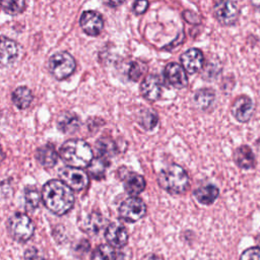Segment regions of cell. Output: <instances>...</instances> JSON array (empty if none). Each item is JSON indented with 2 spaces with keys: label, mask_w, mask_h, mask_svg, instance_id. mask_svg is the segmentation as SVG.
Returning <instances> with one entry per match:
<instances>
[{
  "label": "cell",
  "mask_w": 260,
  "mask_h": 260,
  "mask_svg": "<svg viewBox=\"0 0 260 260\" xmlns=\"http://www.w3.org/2000/svg\"><path fill=\"white\" fill-rule=\"evenodd\" d=\"M42 199L45 206L57 215L67 213L75 200L72 189L61 180L48 181L43 187Z\"/></svg>",
  "instance_id": "6da1fadb"
},
{
  "label": "cell",
  "mask_w": 260,
  "mask_h": 260,
  "mask_svg": "<svg viewBox=\"0 0 260 260\" xmlns=\"http://www.w3.org/2000/svg\"><path fill=\"white\" fill-rule=\"evenodd\" d=\"M60 156L64 162L73 168H85L93 159L90 145L82 139H70L60 148Z\"/></svg>",
  "instance_id": "7a4b0ae2"
},
{
  "label": "cell",
  "mask_w": 260,
  "mask_h": 260,
  "mask_svg": "<svg viewBox=\"0 0 260 260\" xmlns=\"http://www.w3.org/2000/svg\"><path fill=\"white\" fill-rule=\"evenodd\" d=\"M157 183L160 188L173 195L186 193L190 186L187 172L177 164H172L162 169L157 176Z\"/></svg>",
  "instance_id": "3957f363"
},
{
  "label": "cell",
  "mask_w": 260,
  "mask_h": 260,
  "mask_svg": "<svg viewBox=\"0 0 260 260\" xmlns=\"http://www.w3.org/2000/svg\"><path fill=\"white\" fill-rule=\"evenodd\" d=\"M7 230L12 239L17 242L28 241L35 233V224L25 213H15L7 221Z\"/></svg>",
  "instance_id": "277c9868"
},
{
  "label": "cell",
  "mask_w": 260,
  "mask_h": 260,
  "mask_svg": "<svg viewBox=\"0 0 260 260\" xmlns=\"http://www.w3.org/2000/svg\"><path fill=\"white\" fill-rule=\"evenodd\" d=\"M76 68L74 58L67 52H59L52 55L49 59L50 73L58 80L70 76Z\"/></svg>",
  "instance_id": "5b68a950"
},
{
  "label": "cell",
  "mask_w": 260,
  "mask_h": 260,
  "mask_svg": "<svg viewBox=\"0 0 260 260\" xmlns=\"http://www.w3.org/2000/svg\"><path fill=\"white\" fill-rule=\"evenodd\" d=\"M212 14L219 24L232 26L239 19L240 9L233 0H216L212 6Z\"/></svg>",
  "instance_id": "8992f818"
},
{
  "label": "cell",
  "mask_w": 260,
  "mask_h": 260,
  "mask_svg": "<svg viewBox=\"0 0 260 260\" xmlns=\"http://www.w3.org/2000/svg\"><path fill=\"white\" fill-rule=\"evenodd\" d=\"M146 213V205L137 196H131L124 200L119 207V215L128 222H134L141 219Z\"/></svg>",
  "instance_id": "52a82bcc"
},
{
  "label": "cell",
  "mask_w": 260,
  "mask_h": 260,
  "mask_svg": "<svg viewBox=\"0 0 260 260\" xmlns=\"http://www.w3.org/2000/svg\"><path fill=\"white\" fill-rule=\"evenodd\" d=\"M59 177L62 182H64L67 186L75 191H81L85 189L89 183L88 175L84 171L69 166L60 170Z\"/></svg>",
  "instance_id": "ba28073f"
},
{
  "label": "cell",
  "mask_w": 260,
  "mask_h": 260,
  "mask_svg": "<svg viewBox=\"0 0 260 260\" xmlns=\"http://www.w3.org/2000/svg\"><path fill=\"white\" fill-rule=\"evenodd\" d=\"M254 112V103L252 99L246 94L237 96L232 105V114L240 123L248 122Z\"/></svg>",
  "instance_id": "9c48e42d"
},
{
  "label": "cell",
  "mask_w": 260,
  "mask_h": 260,
  "mask_svg": "<svg viewBox=\"0 0 260 260\" xmlns=\"http://www.w3.org/2000/svg\"><path fill=\"white\" fill-rule=\"evenodd\" d=\"M181 65L189 74H194L203 68L204 56L201 50L190 48L180 56Z\"/></svg>",
  "instance_id": "30bf717a"
},
{
  "label": "cell",
  "mask_w": 260,
  "mask_h": 260,
  "mask_svg": "<svg viewBox=\"0 0 260 260\" xmlns=\"http://www.w3.org/2000/svg\"><path fill=\"white\" fill-rule=\"evenodd\" d=\"M165 78L169 84L175 88H184L188 84V77L183 66L176 62H171L165 67Z\"/></svg>",
  "instance_id": "8fae6325"
},
{
  "label": "cell",
  "mask_w": 260,
  "mask_h": 260,
  "mask_svg": "<svg viewBox=\"0 0 260 260\" xmlns=\"http://www.w3.org/2000/svg\"><path fill=\"white\" fill-rule=\"evenodd\" d=\"M80 26L86 35L95 37L103 30L104 20L102 15L96 11L87 10L80 16Z\"/></svg>",
  "instance_id": "7c38bea8"
},
{
  "label": "cell",
  "mask_w": 260,
  "mask_h": 260,
  "mask_svg": "<svg viewBox=\"0 0 260 260\" xmlns=\"http://www.w3.org/2000/svg\"><path fill=\"white\" fill-rule=\"evenodd\" d=\"M19 53L17 44L4 36H0V66H9L13 64Z\"/></svg>",
  "instance_id": "4fadbf2b"
},
{
  "label": "cell",
  "mask_w": 260,
  "mask_h": 260,
  "mask_svg": "<svg viewBox=\"0 0 260 260\" xmlns=\"http://www.w3.org/2000/svg\"><path fill=\"white\" fill-rule=\"evenodd\" d=\"M105 238L112 247L122 248L128 243V232L121 223L112 222L106 230Z\"/></svg>",
  "instance_id": "5bb4252c"
},
{
  "label": "cell",
  "mask_w": 260,
  "mask_h": 260,
  "mask_svg": "<svg viewBox=\"0 0 260 260\" xmlns=\"http://www.w3.org/2000/svg\"><path fill=\"white\" fill-rule=\"evenodd\" d=\"M140 92L142 96L149 102L157 101L161 92V83L159 78L153 74L146 76L141 82Z\"/></svg>",
  "instance_id": "9a60e30c"
},
{
  "label": "cell",
  "mask_w": 260,
  "mask_h": 260,
  "mask_svg": "<svg viewBox=\"0 0 260 260\" xmlns=\"http://www.w3.org/2000/svg\"><path fill=\"white\" fill-rule=\"evenodd\" d=\"M234 161L240 168L244 170H250L255 167V155L250 146L243 144L240 145L234 151Z\"/></svg>",
  "instance_id": "2e32d148"
},
{
  "label": "cell",
  "mask_w": 260,
  "mask_h": 260,
  "mask_svg": "<svg viewBox=\"0 0 260 260\" xmlns=\"http://www.w3.org/2000/svg\"><path fill=\"white\" fill-rule=\"evenodd\" d=\"M123 181L126 192L131 196L140 194L146 186L144 178L141 175L133 172H126L123 177Z\"/></svg>",
  "instance_id": "e0dca14e"
},
{
  "label": "cell",
  "mask_w": 260,
  "mask_h": 260,
  "mask_svg": "<svg viewBox=\"0 0 260 260\" xmlns=\"http://www.w3.org/2000/svg\"><path fill=\"white\" fill-rule=\"evenodd\" d=\"M58 128L63 133H74L79 129V118L72 112H63L59 115L57 120Z\"/></svg>",
  "instance_id": "ac0fdd59"
},
{
  "label": "cell",
  "mask_w": 260,
  "mask_h": 260,
  "mask_svg": "<svg viewBox=\"0 0 260 260\" xmlns=\"http://www.w3.org/2000/svg\"><path fill=\"white\" fill-rule=\"evenodd\" d=\"M36 157L38 161L46 168H52L54 167L58 161V153L55 150L54 146L48 144L41 146L37 149Z\"/></svg>",
  "instance_id": "d6986e66"
},
{
  "label": "cell",
  "mask_w": 260,
  "mask_h": 260,
  "mask_svg": "<svg viewBox=\"0 0 260 260\" xmlns=\"http://www.w3.org/2000/svg\"><path fill=\"white\" fill-rule=\"evenodd\" d=\"M219 190L213 186V185H206L197 188L194 192L193 195L196 198V200L204 205H209L213 203L216 198L218 197Z\"/></svg>",
  "instance_id": "ffe728a7"
},
{
  "label": "cell",
  "mask_w": 260,
  "mask_h": 260,
  "mask_svg": "<svg viewBox=\"0 0 260 260\" xmlns=\"http://www.w3.org/2000/svg\"><path fill=\"white\" fill-rule=\"evenodd\" d=\"M215 93L212 88L209 87H204V88H199L194 92L193 95V101L195 106L200 109V110H207L212 103L214 102Z\"/></svg>",
  "instance_id": "44dd1931"
},
{
  "label": "cell",
  "mask_w": 260,
  "mask_h": 260,
  "mask_svg": "<svg viewBox=\"0 0 260 260\" xmlns=\"http://www.w3.org/2000/svg\"><path fill=\"white\" fill-rule=\"evenodd\" d=\"M12 102L20 110L28 108L32 101L31 90L26 86H19L12 92Z\"/></svg>",
  "instance_id": "7402d4cb"
},
{
  "label": "cell",
  "mask_w": 260,
  "mask_h": 260,
  "mask_svg": "<svg viewBox=\"0 0 260 260\" xmlns=\"http://www.w3.org/2000/svg\"><path fill=\"white\" fill-rule=\"evenodd\" d=\"M95 147H96V150H98L100 156L104 157L106 159L108 157L114 155V153L116 152V145H115L114 141L112 139H110L109 137L100 138L96 141Z\"/></svg>",
  "instance_id": "603a6c76"
},
{
  "label": "cell",
  "mask_w": 260,
  "mask_h": 260,
  "mask_svg": "<svg viewBox=\"0 0 260 260\" xmlns=\"http://www.w3.org/2000/svg\"><path fill=\"white\" fill-rule=\"evenodd\" d=\"M138 122L139 124L146 130H151L153 129L157 122H158V118H157V115L149 110V109H144L142 110L139 115H138Z\"/></svg>",
  "instance_id": "cb8c5ba5"
},
{
  "label": "cell",
  "mask_w": 260,
  "mask_h": 260,
  "mask_svg": "<svg viewBox=\"0 0 260 260\" xmlns=\"http://www.w3.org/2000/svg\"><path fill=\"white\" fill-rule=\"evenodd\" d=\"M107 167H108L107 159L99 156L91 160V162L88 165L87 169H88V172L91 175V177L100 180L104 177Z\"/></svg>",
  "instance_id": "d4e9b609"
},
{
  "label": "cell",
  "mask_w": 260,
  "mask_h": 260,
  "mask_svg": "<svg viewBox=\"0 0 260 260\" xmlns=\"http://www.w3.org/2000/svg\"><path fill=\"white\" fill-rule=\"evenodd\" d=\"M91 260H116V252L111 245H100L93 250Z\"/></svg>",
  "instance_id": "484cf974"
},
{
  "label": "cell",
  "mask_w": 260,
  "mask_h": 260,
  "mask_svg": "<svg viewBox=\"0 0 260 260\" xmlns=\"http://www.w3.org/2000/svg\"><path fill=\"white\" fill-rule=\"evenodd\" d=\"M2 9L10 15H16L23 11L25 7L24 0H0Z\"/></svg>",
  "instance_id": "4316f807"
},
{
  "label": "cell",
  "mask_w": 260,
  "mask_h": 260,
  "mask_svg": "<svg viewBox=\"0 0 260 260\" xmlns=\"http://www.w3.org/2000/svg\"><path fill=\"white\" fill-rule=\"evenodd\" d=\"M25 208L26 210L34 211L36 208H38L40 201H41V195L38 192L37 189L32 187H28L25 189Z\"/></svg>",
  "instance_id": "83f0119b"
},
{
  "label": "cell",
  "mask_w": 260,
  "mask_h": 260,
  "mask_svg": "<svg viewBox=\"0 0 260 260\" xmlns=\"http://www.w3.org/2000/svg\"><path fill=\"white\" fill-rule=\"evenodd\" d=\"M103 224V217L100 213L93 212L90 214V216L87 218L86 220V224H85V229L88 233L91 234H95L98 233Z\"/></svg>",
  "instance_id": "f1b7e54d"
},
{
  "label": "cell",
  "mask_w": 260,
  "mask_h": 260,
  "mask_svg": "<svg viewBox=\"0 0 260 260\" xmlns=\"http://www.w3.org/2000/svg\"><path fill=\"white\" fill-rule=\"evenodd\" d=\"M240 260H260V247L246 249L240 256Z\"/></svg>",
  "instance_id": "f546056e"
},
{
  "label": "cell",
  "mask_w": 260,
  "mask_h": 260,
  "mask_svg": "<svg viewBox=\"0 0 260 260\" xmlns=\"http://www.w3.org/2000/svg\"><path fill=\"white\" fill-rule=\"evenodd\" d=\"M142 72H143V71H142L141 66H140L138 63L133 62V63H131V65H130L128 75H129V78H130L131 80L136 81V80L139 79V77L141 76Z\"/></svg>",
  "instance_id": "4dcf8cb0"
},
{
  "label": "cell",
  "mask_w": 260,
  "mask_h": 260,
  "mask_svg": "<svg viewBox=\"0 0 260 260\" xmlns=\"http://www.w3.org/2000/svg\"><path fill=\"white\" fill-rule=\"evenodd\" d=\"M24 260H46V259L41 255V253L37 248L31 247L25 250Z\"/></svg>",
  "instance_id": "1f68e13d"
},
{
  "label": "cell",
  "mask_w": 260,
  "mask_h": 260,
  "mask_svg": "<svg viewBox=\"0 0 260 260\" xmlns=\"http://www.w3.org/2000/svg\"><path fill=\"white\" fill-rule=\"evenodd\" d=\"M148 8V1L147 0H136L133 3V11L136 14L144 13Z\"/></svg>",
  "instance_id": "d6a6232c"
},
{
  "label": "cell",
  "mask_w": 260,
  "mask_h": 260,
  "mask_svg": "<svg viewBox=\"0 0 260 260\" xmlns=\"http://www.w3.org/2000/svg\"><path fill=\"white\" fill-rule=\"evenodd\" d=\"M105 4L109 5V6H112V7H115V6H118L120 4H122L125 0H102Z\"/></svg>",
  "instance_id": "836d02e7"
},
{
  "label": "cell",
  "mask_w": 260,
  "mask_h": 260,
  "mask_svg": "<svg viewBox=\"0 0 260 260\" xmlns=\"http://www.w3.org/2000/svg\"><path fill=\"white\" fill-rule=\"evenodd\" d=\"M141 260H160L155 254H152V253H150V254H147V255H145Z\"/></svg>",
  "instance_id": "e575fe53"
},
{
  "label": "cell",
  "mask_w": 260,
  "mask_h": 260,
  "mask_svg": "<svg viewBox=\"0 0 260 260\" xmlns=\"http://www.w3.org/2000/svg\"><path fill=\"white\" fill-rule=\"evenodd\" d=\"M251 5L258 11H260V0H250Z\"/></svg>",
  "instance_id": "d590c367"
},
{
  "label": "cell",
  "mask_w": 260,
  "mask_h": 260,
  "mask_svg": "<svg viewBox=\"0 0 260 260\" xmlns=\"http://www.w3.org/2000/svg\"><path fill=\"white\" fill-rule=\"evenodd\" d=\"M4 157H5V153L3 152V150H2V148L0 147V161H2L3 159H4Z\"/></svg>",
  "instance_id": "8d00e7d4"
},
{
  "label": "cell",
  "mask_w": 260,
  "mask_h": 260,
  "mask_svg": "<svg viewBox=\"0 0 260 260\" xmlns=\"http://www.w3.org/2000/svg\"><path fill=\"white\" fill-rule=\"evenodd\" d=\"M0 7H1V3H0Z\"/></svg>",
  "instance_id": "74e56055"
}]
</instances>
